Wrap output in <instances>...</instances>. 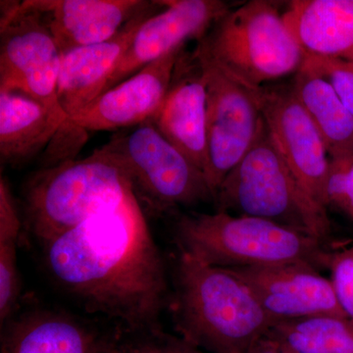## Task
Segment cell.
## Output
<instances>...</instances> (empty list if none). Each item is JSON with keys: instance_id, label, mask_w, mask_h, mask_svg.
<instances>
[{"instance_id": "cell-9", "label": "cell", "mask_w": 353, "mask_h": 353, "mask_svg": "<svg viewBox=\"0 0 353 353\" xmlns=\"http://www.w3.org/2000/svg\"><path fill=\"white\" fill-rule=\"evenodd\" d=\"M62 53L39 11L1 1L0 92H18L63 113L57 99Z\"/></svg>"}, {"instance_id": "cell-6", "label": "cell", "mask_w": 353, "mask_h": 353, "mask_svg": "<svg viewBox=\"0 0 353 353\" xmlns=\"http://www.w3.org/2000/svg\"><path fill=\"white\" fill-rule=\"evenodd\" d=\"M279 4L250 0L229 9L196 43L221 68L254 90L296 75L305 53Z\"/></svg>"}, {"instance_id": "cell-23", "label": "cell", "mask_w": 353, "mask_h": 353, "mask_svg": "<svg viewBox=\"0 0 353 353\" xmlns=\"http://www.w3.org/2000/svg\"><path fill=\"white\" fill-rule=\"evenodd\" d=\"M325 205L353 224V155L330 160Z\"/></svg>"}, {"instance_id": "cell-20", "label": "cell", "mask_w": 353, "mask_h": 353, "mask_svg": "<svg viewBox=\"0 0 353 353\" xmlns=\"http://www.w3.org/2000/svg\"><path fill=\"white\" fill-rule=\"evenodd\" d=\"M290 85L321 134L330 160L352 157L353 115L332 85L304 65Z\"/></svg>"}, {"instance_id": "cell-12", "label": "cell", "mask_w": 353, "mask_h": 353, "mask_svg": "<svg viewBox=\"0 0 353 353\" xmlns=\"http://www.w3.org/2000/svg\"><path fill=\"white\" fill-rule=\"evenodd\" d=\"M243 281L276 323L314 315L347 317L333 284L311 265L228 269Z\"/></svg>"}, {"instance_id": "cell-22", "label": "cell", "mask_w": 353, "mask_h": 353, "mask_svg": "<svg viewBox=\"0 0 353 353\" xmlns=\"http://www.w3.org/2000/svg\"><path fill=\"white\" fill-rule=\"evenodd\" d=\"M185 343L163 328L128 330L114 326L104 353H183Z\"/></svg>"}, {"instance_id": "cell-26", "label": "cell", "mask_w": 353, "mask_h": 353, "mask_svg": "<svg viewBox=\"0 0 353 353\" xmlns=\"http://www.w3.org/2000/svg\"><path fill=\"white\" fill-rule=\"evenodd\" d=\"M326 268L331 272L330 280L341 309L353 320V245L329 250Z\"/></svg>"}, {"instance_id": "cell-27", "label": "cell", "mask_w": 353, "mask_h": 353, "mask_svg": "<svg viewBox=\"0 0 353 353\" xmlns=\"http://www.w3.org/2000/svg\"><path fill=\"white\" fill-rule=\"evenodd\" d=\"M24 230L23 216L10 183L6 176L0 178V243H18Z\"/></svg>"}, {"instance_id": "cell-17", "label": "cell", "mask_w": 353, "mask_h": 353, "mask_svg": "<svg viewBox=\"0 0 353 353\" xmlns=\"http://www.w3.org/2000/svg\"><path fill=\"white\" fill-rule=\"evenodd\" d=\"M43 16L61 53L113 38L145 0H25Z\"/></svg>"}, {"instance_id": "cell-3", "label": "cell", "mask_w": 353, "mask_h": 353, "mask_svg": "<svg viewBox=\"0 0 353 353\" xmlns=\"http://www.w3.org/2000/svg\"><path fill=\"white\" fill-rule=\"evenodd\" d=\"M178 252L210 266L232 269L304 263L326 268L323 241L276 223L226 212L181 210L170 216Z\"/></svg>"}, {"instance_id": "cell-1", "label": "cell", "mask_w": 353, "mask_h": 353, "mask_svg": "<svg viewBox=\"0 0 353 353\" xmlns=\"http://www.w3.org/2000/svg\"><path fill=\"white\" fill-rule=\"evenodd\" d=\"M43 248L48 277L85 312L119 328H162L171 285L163 255L132 192L118 208Z\"/></svg>"}, {"instance_id": "cell-13", "label": "cell", "mask_w": 353, "mask_h": 353, "mask_svg": "<svg viewBox=\"0 0 353 353\" xmlns=\"http://www.w3.org/2000/svg\"><path fill=\"white\" fill-rule=\"evenodd\" d=\"M183 48L173 50L106 90L67 120L85 131H110L150 122L163 103Z\"/></svg>"}, {"instance_id": "cell-11", "label": "cell", "mask_w": 353, "mask_h": 353, "mask_svg": "<svg viewBox=\"0 0 353 353\" xmlns=\"http://www.w3.org/2000/svg\"><path fill=\"white\" fill-rule=\"evenodd\" d=\"M231 8L221 0H166L163 8L139 27L103 92L188 41H199Z\"/></svg>"}, {"instance_id": "cell-4", "label": "cell", "mask_w": 353, "mask_h": 353, "mask_svg": "<svg viewBox=\"0 0 353 353\" xmlns=\"http://www.w3.org/2000/svg\"><path fill=\"white\" fill-rule=\"evenodd\" d=\"M132 192L124 167L105 146L90 157L41 169L23 189L24 231L41 243L118 208Z\"/></svg>"}, {"instance_id": "cell-5", "label": "cell", "mask_w": 353, "mask_h": 353, "mask_svg": "<svg viewBox=\"0 0 353 353\" xmlns=\"http://www.w3.org/2000/svg\"><path fill=\"white\" fill-rule=\"evenodd\" d=\"M214 204L217 212L271 221L323 243L331 234L328 212L297 183L265 121L252 148L221 183Z\"/></svg>"}, {"instance_id": "cell-15", "label": "cell", "mask_w": 353, "mask_h": 353, "mask_svg": "<svg viewBox=\"0 0 353 353\" xmlns=\"http://www.w3.org/2000/svg\"><path fill=\"white\" fill-rule=\"evenodd\" d=\"M208 90L196 51L183 50L163 103L150 121L205 175Z\"/></svg>"}, {"instance_id": "cell-19", "label": "cell", "mask_w": 353, "mask_h": 353, "mask_svg": "<svg viewBox=\"0 0 353 353\" xmlns=\"http://www.w3.org/2000/svg\"><path fill=\"white\" fill-rule=\"evenodd\" d=\"M65 114L18 92H0V161L18 168L44 152Z\"/></svg>"}, {"instance_id": "cell-8", "label": "cell", "mask_w": 353, "mask_h": 353, "mask_svg": "<svg viewBox=\"0 0 353 353\" xmlns=\"http://www.w3.org/2000/svg\"><path fill=\"white\" fill-rule=\"evenodd\" d=\"M208 90L205 176L214 194L252 148L263 126L257 90L246 87L216 63L196 43Z\"/></svg>"}, {"instance_id": "cell-30", "label": "cell", "mask_w": 353, "mask_h": 353, "mask_svg": "<svg viewBox=\"0 0 353 353\" xmlns=\"http://www.w3.org/2000/svg\"><path fill=\"white\" fill-rule=\"evenodd\" d=\"M283 353H284V352H283Z\"/></svg>"}, {"instance_id": "cell-16", "label": "cell", "mask_w": 353, "mask_h": 353, "mask_svg": "<svg viewBox=\"0 0 353 353\" xmlns=\"http://www.w3.org/2000/svg\"><path fill=\"white\" fill-rule=\"evenodd\" d=\"M112 330L57 309H26L2 325L0 353H104Z\"/></svg>"}, {"instance_id": "cell-25", "label": "cell", "mask_w": 353, "mask_h": 353, "mask_svg": "<svg viewBox=\"0 0 353 353\" xmlns=\"http://www.w3.org/2000/svg\"><path fill=\"white\" fill-rule=\"evenodd\" d=\"M303 65L332 85L353 115V61L305 54Z\"/></svg>"}, {"instance_id": "cell-24", "label": "cell", "mask_w": 353, "mask_h": 353, "mask_svg": "<svg viewBox=\"0 0 353 353\" xmlns=\"http://www.w3.org/2000/svg\"><path fill=\"white\" fill-rule=\"evenodd\" d=\"M18 243H0V325L20 310L21 280L17 266Z\"/></svg>"}, {"instance_id": "cell-29", "label": "cell", "mask_w": 353, "mask_h": 353, "mask_svg": "<svg viewBox=\"0 0 353 353\" xmlns=\"http://www.w3.org/2000/svg\"><path fill=\"white\" fill-rule=\"evenodd\" d=\"M183 353H202L201 350L197 348L192 347L189 343H185V348H183Z\"/></svg>"}, {"instance_id": "cell-18", "label": "cell", "mask_w": 353, "mask_h": 353, "mask_svg": "<svg viewBox=\"0 0 353 353\" xmlns=\"http://www.w3.org/2000/svg\"><path fill=\"white\" fill-rule=\"evenodd\" d=\"M284 16L305 54L353 61V0H292Z\"/></svg>"}, {"instance_id": "cell-21", "label": "cell", "mask_w": 353, "mask_h": 353, "mask_svg": "<svg viewBox=\"0 0 353 353\" xmlns=\"http://www.w3.org/2000/svg\"><path fill=\"white\" fill-rule=\"evenodd\" d=\"M267 336L284 353H353V320L343 316L279 321Z\"/></svg>"}, {"instance_id": "cell-2", "label": "cell", "mask_w": 353, "mask_h": 353, "mask_svg": "<svg viewBox=\"0 0 353 353\" xmlns=\"http://www.w3.org/2000/svg\"><path fill=\"white\" fill-rule=\"evenodd\" d=\"M168 311L178 336L209 353H248L276 324L231 271L180 252Z\"/></svg>"}, {"instance_id": "cell-14", "label": "cell", "mask_w": 353, "mask_h": 353, "mask_svg": "<svg viewBox=\"0 0 353 353\" xmlns=\"http://www.w3.org/2000/svg\"><path fill=\"white\" fill-rule=\"evenodd\" d=\"M163 7L164 1H150L113 38L62 53L57 99L67 120L78 115L103 92L139 27Z\"/></svg>"}, {"instance_id": "cell-10", "label": "cell", "mask_w": 353, "mask_h": 353, "mask_svg": "<svg viewBox=\"0 0 353 353\" xmlns=\"http://www.w3.org/2000/svg\"><path fill=\"white\" fill-rule=\"evenodd\" d=\"M257 94L265 124L292 175L316 205L328 212L325 205L328 152L292 85H264Z\"/></svg>"}, {"instance_id": "cell-28", "label": "cell", "mask_w": 353, "mask_h": 353, "mask_svg": "<svg viewBox=\"0 0 353 353\" xmlns=\"http://www.w3.org/2000/svg\"><path fill=\"white\" fill-rule=\"evenodd\" d=\"M248 353H283V352L275 341L266 336Z\"/></svg>"}, {"instance_id": "cell-7", "label": "cell", "mask_w": 353, "mask_h": 353, "mask_svg": "<svg viewBox=\"0 0 353 353\" xmlns=\"http://www.w3.org/2000/svg\"><path fill=\"white\" fill-rule=\"evenodd\" d=\"M104 146L126 170L145 214L170 217L181 208L214 203L203 172L152 123L115 134Z\"/></svg>"}]
</instances>
